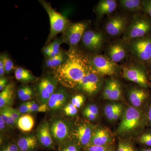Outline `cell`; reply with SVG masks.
<instances>
[{
  "label": "cell",
  "instance_id": "cell-1",
  "mask_svg": "<svg viewBox=\"0 0 151 151\" xmlns=\"http://www.w3.org/2000/svg\"><path fill=\"white\" fill-rule=\"evenodd\" d=\"M67 59L64 63L53 68V76L63 87L74 88L93 69L88 54L76 48L66 52Z\"/></svg>",
  "mask_w": 151,
  "mask_h": 151
},
{
  "label": "cell",
  "instance_id": "cell-2",
  "mask_svg": "<svg viewBox=\"0 0 151 151\" xmlns=\"http://www.w3.org/2000/svg\"><path fill=\"white\" fill-rule=\"evenodd\" d=\"M147 116L146 111L129 106L124 111L117 133L121 137H130L140 134L147 127Z\"/></svg>",
  "mask_w": 151,
  "mask_h": 151
},
{
  "label": "cell",
  "instance_id": "cell-3",
  "mask_svg": "<svg viewBox=\"0 0 151 151\" xmlns=\"http://www.w3.org/2000/svg\"><path fill=\"white\" fill-rule=\"evenodd\" d=\"M127 42L134 61L151 69V34Z\"/></svg>",
  "mask_w": 151,
  "mask_h": 151
},
{
  "label": "cell",
  "instance_id": "cell-4",
  "mask_svg": "<svg viewBox=\"0 0 151 151\" xmlns=\"http://www.w3.org/2000/svg\"><path fill=\"white\" fill-rule=\"evenodd\" d=\"M151 34V18L144 12L133 14L122 39L126 42Z\"/></svg>",
  "mask_w": 151,
  "mask_h": 151
},
{
  "label": "cell",
  "instance_id": "cell-5",
  "mask_svg": "<svg viewBox=\"0 0 151 151\" xmlns=\"http://www.w3.org/2000/svg\"><path fill=\"white\" fill-rule=\"evenodd\" d=\"M121 66L123 78L141 87L151 88V82L149 79L148 70L144 65L134 61L126 63Z\"/></svg>",
  "mask_w": 151,
  "mask_h": 151
},
{
  "label": "cell",
  "instance_id": "cell-6",
  "mask_svg": "<svg viewBox=\"0 0 151 151\" xmlns=\"http://www.w3.org/2000/svg\"><path fill=\"white\" fill-rule=\"evenodd\" d=\"M42 6L46 11L50 22V32L47 44L50 42L58 35L63 32L70 24L69 20L55 10L46 1H40Z\"/></svg>",
  "mask_w": 151,
  "mask_h": 151
},
{
  "label": "cell",
  "instance_id": "cell-7",
  "mask_svg": "<svg viewBox=\"0 0 151 151\" xmlns=\"http://www.w3.org/2000/svg\"><path fill=\"white\" fill-rule=\"evenodd\" d=\"M90 64L97 73L102 76H114L122 74L121 65L116 64L105 55L100 53L88 54Z\"/></svg>",
  "mask_w": 151,
  "mask_h": 151
},
{
  "label": "cell",
  "instance_id": "cell-8",
  "mask_svg": "<svg viewBox=\"0 0 151 151\" xmlns=\"http://www.w3.org/2000/svg\"><path fill=\"white\" fill-rule=\"evenodd\" d=\"M131 18L127 14L118 13L110 16L105 22L104 32L106 36L111 37L123 36Z\"/></svg>",
  "mask_w": 151,
  "mask_h": 151
},
{
  "label": "cell",
  "instance_id": "cell-9",
  "mask_svg": "<svg viewBox=\"0 0 151 151\" xmlns=\"http://www.w3.org/2000/svg\"><path fill=\"white\" fill-rule=\"evenodd\" d=\"M106 35L104 31L98 30H87L84 33L81 42L82 46L90 54L100 53L105 48Z\"/></svg>",
  "mask_w": 151,
  "mask_h": 151
},
{
  "label": "cell",
  "instance_id": "cell-10",
  "mask_svg": "<svg viewBox=\"0 0 151 151\" xmlns=\"http://www.w3.org/2000/svg\"><path fill=\"white\" fill-rule=\"evenodd\" d=\"M104 51L105 55L118 64L126 60L130 55L128 43L122 39L109 42L105 46Z\"/></svg>",
  "mask_w": 151,
  "mask_h": 151
},
{
  "label": "cell",
  "instance_id": "cell-11",
  "mask_svg": "<svg viewBox=\"0 0 151 151\" xmlns=\"http://www.w3.org/2000/svg\"><path fill=\"white\" fill-rule=\"evenodd\" d=\"M104 82L103 76L93 69L84 76L76 88L87 95H93L101 90Z\"/></svg>",
  "mask_w": 151,
  "mask_h": 151
},
{
  "label": "cell",
  "instance_id": "cell-12",
  "mask_svg": "<svg viewBox=\"0 0 151 151\" xmlns=\"http://www.w3.org/2000/svg\"><path fill=\"white\" fill-rule=\"evenodd\" d=\"M89 22H81L70 23L63 32V42L69 45L70 48H76L86 30Z\"/></svg>",
  "mask_w": 151,
  "mask_h": 151
},
{
  "label": "cell",
  "instance_id": "cell-13",
  "mask_svg": "<svg viewBox=\"0 0 151 151\" xmlns=\"http://www.w3.org/2000/svg\"><path fill=\"white\" fill-rule=\"evenodd\" d=\"M128 97L133 107L146 111L150 100L151 94L149 89L138 85L129 88Z\"/></svg>",
  "mask_w": 151,
  "mask_h": 151
},
{
  "label": "cell",
  "instance_id": "cell-14",
  "mask_svg": "<svg viewBox=\"0 0 151 151\" xmlns=\"http://www.w3.org/2000/svg\"><path fill=\"white\" fill-rule=\"evenodd\" d=\"M94 126L84 122L78 125L73 132L76 143L81 149L85 150L90 145L92 136L95 130Z\"/></svg>",
  "mask_w": 151,
  "mask_h": 151
},
{
  "label": "cell",
  "instance_id": "cell-15",
  "mask_svg": "<svg viewBox=\"0 0 151 151\" xmlns=\"http://www.w3.org/2000/svg\"><path fill=\"white\" fill-rule=\"evenodd\" d=\"M57 83L54 76H45L40 79L37 90L38 97L42 104H47L52 94L56 90Z\"/></svg>",
  "mask_w": 151,
  "mask_h": 151
},
{
  "label": "cell",
  "instance_id": "cell-16",
  "mask_svg": "<svg viewBox=\"0 0 151 151\" xmlns=\"http://www.w3.org/2000/svg\"><path fill=\"white\" fill-rule=\"evenodd\" d=\"M103 97L105 100L111 101L121 100L123 97L122 85L115 78H109L105 81L103 89Z\"/></svg>",
  "mask_w": 151,
  "mask_h": 151
},
{
  "label": "cell",
  "instance_id": "cell-17",
  "mask_svg": "<svg viewBox=\"0 0 151 151\" xmlns=\"http://www.w3.org/2000/svg\"><path fill=\"white\" fill-rule=\"evenodd\" d=\"M114 136L111 130L106 127L95 129L92 136L90 145L108 147L114 144Z\"/></svg>",
  "mask_w": 151,
  "mask_h": 151
},
{
  "label": "cell",
  "instance_id": "cell-18",
  "mask_svg": "<svg viewBox=\"0 0 151 151\" xmlns=\"http://www.w3.org/2000/svg\"><path fill=\"white\" fill-rule=\"evenodd\" d=\"M52 135L59 142H65L70 133V127L66 122L63 120H57L50 127Z\"/></svg>",
  "mask_w": 151,
  "mask_h": 151
},
{
  "label": "cell",
  "instance_id": "cell-19",
  "mask_svg": "<svg viewBox=\"0 0 151 151\" xmlns=\"http://www.w3.org/2000/svg\"><path fill=\"white\" fill-rule=\"evenodd\" d=\"M119 5L116 0H101L94 8V12L99 19L113 13Z\"/></svg>",
  "mask_w": 151,
  "mask_h": 151
},
{
  "label": "cell",
  "instance_id": "cell-20",
  "mask_svg": "<svg viewBox=\"0 0 151 151\" xmlns=\"http://www.w3.org/2000/svg\"><path fill=\"white\" fill-rule=\"evenodd\" d=\"M67 98L66 90L62 88L56 89L48 100L47 105L49 108L53 110L60 109L64 105Z\"/></svg>",
  "mask_w": 151,
  "mask_h": 151
},
{
  "label": "cell",
  "instance_id": "cell-21",
  "mask_svg": "<svg viewBox=\"0 0 151 151\" xmlns=\"http://www.w3.org/2000/svg\"><path fill=\"white\" fill-rule=\"evenodd\" d=\"M37 139L39 142L44 147L51 149L53 147V142L50 127L47 123H44L37 130Z\"/></svg>",
  "mask_w": 151,
  "mask_h": 151
},
{
  "label": "cell",
  "instance_id": "cell-22",
  "mask_svg": "<svg viewBox=\"0 0 151 151\" xmlns=\"http://www.w3.org/2000/svg\"><path fill=\"white\" fill-rule=\"evenodd\" d=\"M119 5L127 13L134 14L143 12L142 0H120Z\"/></svg>",
  "mask_w": 151,
  "mask_h": 151
},
{
  "label": "cell",
  "instance_id": "cell-23",
  "mask_svg": "<svg viewBox=\"0 0 151 151\" xmlns=\"http://www.w3.org/2000/svg\"><path fill=\"white\" fill-rule=\"evenodd\" d=\"M37 144L36 138L33 135L22 137L17 143L21 151H32L35 148Z\"/></svg>",
  "mask_w": 151,
  "mask_h": 151
},
{
  "label": "cell",
  "instance_id": "cell-24",
  "mask_svg": "<svg viewBox=\"0 0 151 151\" xmlns=\"http://www.w3.org/2000/svg\"><path fill=\"white\" fill-rule=\"evenodd\" d=\"M17 124L19 129L22 132H29L34 126V119L31 115L25 114L20 117Z\"/></svg>",
  "mask_w": 151,
  "mask_h": 151
},
{
  "label": "cell",
  "instance_id": "cell-25",
  "mask_svg": "<svg viewBox=\"0 0 151 151\" xmlns=\"http://www.w3.org/2000/svg\"><path fill=\"white\" fill-rule=\"evenodd\" d=\"M14 86L12 84H8L0 93V107L3 108L9 103L13 97Z\"/></svg>",
  "mask_w": 151,
  "mask_h": 151
},
{
  "label": "cell",
  "instance_id": "cell-26",
  "mask_svg": "<svg viewBox=\"0 0 151 151\" xmlns=\"http://www.w3.org/2000/svg\"><path fill=\"white\" fill-rule=\"evenodd\" d=\"M67 59V54L62 50L59 54L52 57L47 58L45 62L46 67L52 68L58 67L65 62Z\"/></svg>",
  "mask_w": 151,
  "mask_h": 151
},
{
  "label": "cell",
  "instance_id": "cell-27",
  "mask_svg": "<svg viewBox=\"0 0 151 151\" xmlns=\"http://www.w3.org/2000/svg\"><path fill=\"white\" fill-rule=\"evenodd\" d=\"M15 76L17 81L29 82L35 79V77L29 70L22 67H18L15 71Z\"/></svg>",
  "mask_w": 151,
  "mask_h": 151
},
{
  "label": "cell",
  "instance_id": "cell-28",
  "mask_svg": "<svg viewBox=\"0 0 151 151\" xmlns=\"http://www.w3.org/2000/svg\"><path fill=\"white\" fill-rule=\"evenodd\" d=\"M123 106L119 103H112L106 105L104 108V113L106 118L110 122H112L114 114Z\"/></svg>",
  "mask_w": 151,
  "mask_h": 151
},
{
  "label": "cell",
  "instance_id": "cell-29",
  "mask_svg": "<svg viewBox=\"0 0 151 151\" xmlns=\"http://www.w3.org/2000/svg\"><path fill=\"white\" fill-rule=\"evenodd\" d=\"M117 151H138L134 145L127 139L119 138Z\"/></svg>",
  "mask_w": 151,
  "mask_h": 151
},
{
  "label": "cell",
  "instance_id": "cell-30",
  "mask_svg": "<svg viewBox=\"0 0 151 151\" xmlns=\"http://www.w3.org/2000/svg\"><path fill=\"white\" fill-rule=\"evenodd\" d=\"M17 93L20 100L23 101L30 100L34 95L32 89L29 86H23L18 90Z\"/></svg>",
  "mask_w": 151,
  "mask_h": 151
},
{
  "label": "cell",
  "instance_id": "cell-31",
  "mask_svg": "<svg viewBox=\"0 0 151 151\" xmlns=\"http://www.w3.org/2000/svg\"><path fill=\"white\" fill-rule=\"evenodd\" d=\"M138 142L146 147L151 148V130L144 131L138 137Z\"/></svg>",
  "mask_w": 151,
  "mask_h": 151
},
{
  "label": "cell",
  "instance_id": "cell-32",
  "mask_svg": "<svg viewBox=\"0 0 151 151\" xmlns=\"http://www.w3.org/2000/svg\"><path fill=\"white\" fill-rule=\"evenodd\" d=\"M0 114H1L0 117L2 118L6 124L8 126L12 127L17 124V122L15 121L14 119L9 112L8 107L6 106V107H3L2 109L1 110Z\"/></svg>",
  "mask_w": 151,
  "mask_h": 151
},
{
  "label": "cell",
  "instance_id": "cell-33",
  "mask_svg": "<svg viewBox=\"0 0 151 151\" xmlns=\"http://www.w3.org/2000/svg\"><path fill=\"white\" fill-rule=\"evenodd\" d=\"M63 42L62 39L57 38L55 39L52 42L50 43L51 52L47 58L52 57L59 54L61 50L60 48V45Z\"/></svg>",
  "mask_w": 151,
  "mask_h": 151
},
{
  "label": "cell",
  "instance_id": "cell-34",
  "mask_svg": "<svg viewBox=\"0 0 151 151\" xmlns=\"http://www.w3.org/2000/svg\"><path fill=\"white\" fill-rule=\"evenodd\" d=\"M0 59H1L4 63L6 73H9L15 68L13 62L6 54L1 55Z\"/></svg>",
  "mask_w": 151,
  "mask_h": 151
},
{
  "label": "cell",
  "instance_id": "cell-35",
  "mask_svg": "<svg viewBox=\"0 0 151 151\" xmlns=\"http://www.w3.org/2000/svg\"><path fill=\"white\" fill-rule=\"evenodd\" d=\"M75 143H68L62 146L59 151H82Z\"/></svg>",
  "mask_w": 151,
  "mask_h": 151
},
{
  "label": "cell",
  "instance_id": "cell-36",
  "mask_svg": "<svg viewBox=\"0 0 151 151\" xmlns=\"http://www.w3.org/2000/svg\"><path fill=\"white\" fill-rule=\"evenodd\" d=\"M84 97L82 94H76L72 98L71 103L77 108H80L84 103Z\"/></svg>",
  "mask_w": 151,
  "mask_h": 151
},
{
  "label": "cell",
  "instance_id": "cell-37",
  "mask_svg": "<svg viewBox=\"0 0 151 151\" xmlns=\"http://www.w3.org/2000/svg\"><path fill=\"white\" fill-rule=\"evenodd\" d=\"M65 113L68 116H73L77 114L78 112V108L70 103L65 106L64 109Z\"/></svg>",
  "mask_w": 151,
  "mask_h": 151
},
{
  "label": "cell",
  "instance_id": "cell-38",
  "mask_svg": "<svg viewBox=\"0 0 151 151\" xmlns=\"http://www.w3.org/2000/svg\"><path fill=\"white\" fill-rule=\"evenodd\" d=\"M143 12L151 18V0H142Z\"/></svg>",
  "mask_w": 151,
  "mask_h": 151
},
{
  "label": "cell",
  "instance_id": "cell-39",
  "mask_svg": "<svg viewBox=\"0 0 151 151\" xmlns=\"http://www.w3.org/2000/svg\"><path fill=\"white\" fill-rule=\"evenodd\" d=\"M83 112L91 113V114H94V115L98 116L99 110H98V107L97 105H94V104H91V105H89L86 106V108H84Z\"/></svg>",
  "mask_w": 151,
  "mask_h": 151
},
{
  "label": "cell",
  "instance_id": "cell-40",
  "mask_svg": "<svg viewBox=\"0 0 151 151\" xmlns=\"http://www.w3.org/2000/svg\"><path fill=\"white\" fill-rule=\"evenodd\" d=\"M1 151H21L17 144L10 143L3 147Z\"/></svg>",
  "mask_w": 151,
  "mask_h": 151
},
{
  "label": "cell",
  "instance_id": "cell-41",
  "mask_svg": "<svg viewBox=\"0 0 151 151\" xmlns=\"http://www.w3.org/2000/svg\"><path fill=\"white\" fill-rule=\"evenodd\" d=\"M9 112L10 113L11 115L12 116L13 118L14 119L15 121L17 123L20 117H21V113L19 111L16 110V109H14V108H12V107H8Z\"/></svg>",
  "mask_w": 151,
  "mask_h": 151
},
{
  "label": "cell",
  "instance_id": "cell-42",
  "mask_svg": "<svg viewBox=\"0 0 151 151\" xmlns=\"http://www.w3.org/2000/svg\"><path fill=\"white\" fill-rule=\"evenodd\" d=\"M108 147L109 146L101 147V146L90 145L84 150V151H105Z\"/></svg>",
  "mask_w": 151,
  "mask_h": 151
},
{
  "label": "cell",
  "instance_id": "cell-43",
  "mask_svg": "<svg viewBox=\"0 0 151 151\" xmlns=\"http://www.w3.org/2000/svg\"><path fill=\"white\" fill-rule=\"evenodd\" d=\"M147 116V127L151 129V98L146 110Z\"/></svg>",
  "mask_w": 151,
  "mask_h": 151
},
{
  "label": "cell",
  "instance_id": "cell-44",
  "mask_svg": "<svg viewBox=\"0 0 151 151\" xmlns=\"http://www.w3.org/2000/svg\"><path fill=\"white\" fill-rule=\"evenodd\" d=\"M27 103L31 113L38 111L39 106L34 101H28V102H27Z\"/></svg>",
  "mask_w": 151,
  "mask_h": 151
},
{
  "label": "cell",
  "instance_id": "cell-45",
  "mask_svg": "<svg viewBox=\"0 0 151 151\" xmlns=\"http://www.w3.org/2000/svg\"><path fill=\"white\" fill-rule=\"evenodd\" d=\"M19 111L21 113H31L28 106L27 102L23 103L20 106L19 108Z\"/></svg>",
  "mask_w": 151,
  "mask_h": 151
},
{
  "label": "cell",
  "instance_id": "cell-46",
  "mask_svg": "<svg viewBox=\"0 0 151 151\" xmlns=\"http://www.w3.org/2000/svg\"><path fill=\"white\" fill-rule=\"evenodd\" d=\"M7 80L5 78L2 77L0 79V91L1 92L7 85Z\"/></svg>",
  "mask_w": 151,
  "mask_h": 151
},
{
  "label": "cell",
  "instance_id": "cell-47",
  "mask_svg": "<svg viewBox=\"0 0 151 151\" xmlns=\"http://www.w3.org/2000/svg\"><path fill=\"white\" fill-rule=\"evenodd\" d=\"M84 116L86 117L89 121H94L97 118V116L91 113L83 112Z\"/></svg>",
  "mask_w": 151,
  "mask_h": 151
},
{
  "label": "cell",
  "instance_id": "cell-48",
  "mask_svg": "<svg viewBox=\"0 0 151 151\" xmlns=\"http://www.w3.org/2000/svg\"><path fill=\"white\" fill-rule=\"evenodd\" d=\"M49 109L47 104H42L39 107L37 112H45L47 111Z\"/></svg>",
  "mask_w": 151,
  "mask_h": 151
},
{
  "label": "cell",
  "instance_id": "cell-49",
  "mask_svg": "<svg viewBox=\"0 0 151 151\" xmlns=\"http://www.w3.org/2000/svg\"><path fill=\"white\" fill-rule=\"evenodd\" d=\"M6 73L5 68L2 60L0 59V76L1 78L3 77L5 73Z\"/></svg>",
  "mask_w": 151,
  "mask_h": 151
},
{
  "label": "cell",
  "instance_id": "cell-50",
  "mask_svg": "<svg viewBox=\"0 0 151 151\" xmlns=\"http://www.w3.org/2000/svg\"><path fill=\"white\" fill-rule=\"evenodd\" d=\"M44 53L48 57L51 52V49L49 44L45 47L43 49Z\"/></svg>",
  "mask_w": 151,
  "mask_h": 151
},
{
  "label": "cell",
  "instance_id": "cell-51",
  "mask_svg": "<svg viewBox=\"0 0 151 151\" xmlns=\"http://www.w3.org/2000/svg\"><path fill=\"white\" fill-rule=\"evenodd\" d=\"M6 124L5 122L4 121L2 118L0 117V129L1 131L4 130L5 128Z\"/></svg>",
  "mask_w": 151,
  "mask_h": 151
},
{
  "label": "cell",
  "instance_id": "cell-52",
  "mask_svg": "<svg viewBox=\"0 0 151 151\" xmlns=\"http://www.w3.org/2000/svg\"><path fill=\"white\" fill-rule=\"evenodd\" d=\"M105 151H116L115 147L113 145L109 146Z\"/></svg>",
  "mask_w": 151,
  "mask_h": 151
},
{
  "label": "cell",
  "instance_id": "cell-53",
  "mask_svg": "<svg viewBox=\"0 0 151 151\" xmlns=\"http://www.w3.org/2000/svg\"><path fill=\"white\" fill-rule=\"evenodd\" d=\"M139 151H151V147H145L141 149Z\"/></svg>",
  "mask_w": 151,
  "mask_h": 151
}]
</instances>
